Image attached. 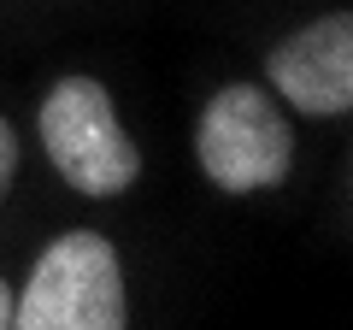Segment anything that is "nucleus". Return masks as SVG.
I'll list each match as a JSON object with an SVG mask.
<instances>
[{
  "label": "nucleus",
  "mask_w": 353,
  "mask_h": 330,
  "mask_svg": "<svg viewBox=\"0 0 353 330\" xmlns=\"http://www.w3.org/2000/svg\"><path fill=\"white\" fill-rule=\"evenodd\" d=\"M18 330H124L130 295L118 248L94 230H65L36 260L24 295H12Z\"/></svg>",
  "instance_id": "nucleus-1"
},
{
  "label": "nucleus",
  "mask_w": 353,
  "mask_h": 330,
  "mask_svg": "<svg viewBox=\"0 0 353 330\" xmlns=\"http://www.w3.org/2000/svg\"><path fill=\"white\" fill-rule=\"evenodd\" d=\"M41 148L53 171L88 201H112L141 177V148L130 142L106 83L94 77H65L41 101Z\"/></svg>",
  "instance_id": "nucleus-2"
},
{
  "label": "nucleus",
  "mask_w": 353,
  "mask_h": 330,
  "mask_svg": "<svg viewBox=\"0 0 353 330\" xmlns=\"http://www.w3.org/2000/svg\"><path fill=\"white\" fill-rule=\"evenodd\" d=\"M194 159L224 195L277 189L294 165V130L283 106L259 83H224L201 106L194 124Z\"/></svg>",
  "instance_id": "nucleus-3"
},
{
  "label": "nucleus",
  "mask_w": 353,
  "mask_h": 330,
  "mask_svg": "<svg viewBox=\"0 0 353 330\" xmlns=\"http://www.w3.org/2000/svg\"><path fill=\"white\" fill-rule=\"evenodd\" d=\"M265 77L306 118L353 113V12H324L283 36L265 59Z\"/></svg>",
  "instance_id": "nucleus-4"
},
{
  "label": "nucleus",
  "mask_w": 353,
  "mask_h": 330,
  "mask_svg": "<svg viewBox=\"0 0 353 330\" xmlns=\"http://www.w3.org/2000/svg\"><path fill=\"white\" fill-rule=\"evenodd\" d=\"M12 177H18V136H12V124L0 118V201L12 189Z\"/></svg>",
  "instance_id": "nucleus-5"
},
{
  "label": "nucleus",
  "mask_w": 353,
  "mask_h": 330,
  "mask_svg": "<svg viewBox=\"0 0 353 330\" xmlns=\"http://www.w3.org/2000/svg\"><path fill=\"white\" fill-rule=\"evenodd\" d=\"M0 330H12V289H6V278H0Z\"/></svg>",
  "instance_id": "nucleus-6"
}]
</instances>
